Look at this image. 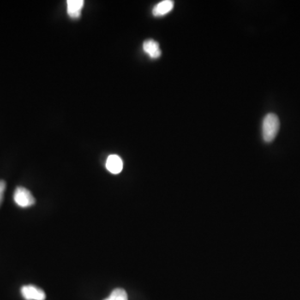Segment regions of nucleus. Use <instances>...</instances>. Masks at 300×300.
I'll use <instances>...</instances> for the list:
<instances>
[{"mask_svg": "<svg viewBox=\"0 0 300 300\" xmlns=\"http://www.w3.org/2000/svg\"><path fill=\"white\" fill-rule=\"evenodd\" d=\"M6 183L3 180H0V205L3 202V194L5 191Z\"/></svg>", "mask_w": 300, "mask_h": 300, "instance_id": "obj_9", "label": "nucleus"}, {"mask_svg": "<svg viewBox=\"0 0 300 300\" xmlns=\"http://www.w3.org/2000/svg\"><path fill=\"white\" fill-rule=\"evenodd\" d=\"M21 295L25 300H44L46 299L44 290L34 285L23 286Z\"/></svg>", "mask_w": 300, "mask_h": 300, "instance_id": "obj_3", "label": "nucleus"}, {"mask_svg": "<svg viewBox=\"0 0 300 300\" xmlns=\"http://www.w3.org/2000/svg\"><path fill=\"white\" fill-rule=\"evenodd\" d=\"M14 202L19 207L28 208L35 204V199L30 190L24 187H18L14 194Z\"/></svg>", "mask_w": 300, "mask_h": 300, "instance_id": "obj_2", "label": "nucleus"}, {"mask_svg": "<svg viewBox=\"0 0 300 300\" xmlns=\"http://www.w3.org/2000/svg\"><path fill=\"white\" fill-rule=\"evenodd\" d=\"M85 2L83 0H68L67 1V14L71 19H79L81 15Z\"/></svg>", "mask_w": 300, "mask_h": 300, "instance_id": "obj_6", "label": "nucleus"}, {"mask_svg": "<svg viewBox=\"0 0 300 300\" xmlns=\"http://www.w3.org/2000/svg\"><path fill=\"white\" fill-rule=\"evenodd\" d=\"M104 300H128V295L123 289H116L113 290L111 295Z\"/></svg>", "mask_w": 300, "mask_h": 300, "instance_id": "obj_8", "label": "nucleus"}, {"mask_svg": "<svg viewBox=\"0 0 300 300\" xmlns=\"http://www.w3.org/2000/svg\"><path fill=\"white\" fill-rule=\"evenodd\" d=\"M105 166L109 172L112 173L114 175H118L123 170V160L120 156L112 154L107 158Z\"/></svg>", "mask_w": 300, "mask_h": 300, "instance_id": "obj_4", "label": "nucleus"}, {"mask_svg": "<svg viewBox=\"0 0 300 300\" xmlns=\"http://www.w3.org/2000/svg\"><path fill=\"white\" fill-rule=\"evenodd\" d=\"M175 6V3L171 0H164L157 3L153 8V16L162 17L169 14V12L172 11Z\"/></svg>", "mask_w": 300, "mask_h": 300, "instance_id": "obj_7", "label": "nucleus"}, {"mask_svg": "<svg viewBox=\"0 0 300 300\" xmlns=\"http://www.w3.org/2000/svg\"><path fill=\"white\" fill-rule=\"evenodd\" d=\"M143 49L151 59H158L161 56V49L158 42L153 39H147L143 44Z\"/></svg>", "mask_w": 300, "mask_h": 300, "instance_id": "obj_5", "label": "nucleus"}, {"mask_svg": "<svg viewBox=\"0 0 300 300\" xmlns=\"http://www.w3.org/2000/svg\"><path fill=\"white\" fill-rule=\"evenodd\" d=\"M280 122L275 114H268L263 120V139L266 143H271L274 140L278 130Z\"/></svg>", "mask_w": 300, "mask_h": 300, "instance_id": "obj_1", "label": "nucleus"}]
</instances>
